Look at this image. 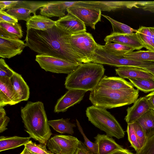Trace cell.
<instances>
[{"instance_id":"obj_2","label":"cell","mask_w":154,"mask_h":154,"mask_svg":"<svg viewBox=\"0 0 154 154\" xmlns=\"http://www.w3.org/2000/svg\"><path fill=\"white\" fill-rule=\"evenodd\" d=\"M20 115L29 137L40 143L47 144L52 134L43 103L29 101L20 108Z\"/></svg>"},{"instance_id":"obj_16","label":"cell","mask_w":154,"mask_h":154,"mask_svg":"<svg viewBox=\"0 0 154 154\" xmlns=\"http://www.w3.org/2000/svg\"><path fill=\"white\" fill-rule=\"evenodd\" d=\"M77 1H52L48 2L47 4L41 8V15L48 18L54 17L59 18L66 15L65 12L69 7L74 5Z\"/></svg>"},{"instance_id":"obj_39","label":"cell","mask_w":154,"mask_h":154,"mask_svg":"<svg viewBox=\"0 0 154 154\" xmlns=\"http://www.w3.org/2000/svg\"><path fill=\"white\" fill-rule=\"evenodd\" d=\"M18 20L5 11H0V22L14 25L18 23Z\"/></svg>"},{"instance_id":"obj_44","label":"cell","mask_w":154,"mask_h":154,"mask_svg":"<svg viewBox=\"0 0 154 154\" xmlns=\"http://www.w3.org/2000/svg\"><path fill=\"white\" fill-rule=\"evenodd\" d=\"M132 153L125 149H117L108 154H132Z\"/></svg>"},{"instance_id":"obj_24","label":"cell","mask_w":154,"mask_h":154,"mask_svg":"<svg viewBox=\"0 0 154 154\" xmlns=\"http://www.w3.org/2000/svg\"><path fill=\"white\" fill-rule=\"evenodd\" d=\"M10 79L21 102L27 101L29 97V88L21 75L15 72Z\"/></svg>"},{"instance_id":"obj_37","label":"cell","mask_w":154,"mask_h":154,"mask_svg":"<svg viewBox=\"0 0 154 154\" xmlns=\"http://www.w3.org/2000/svg\"><path fill=\"white\" fill-rule=\"evenodd\" d=\"M132 154H154V134L147 139L143 146L138 152Z\"/></svg>"},{"instance_id":"obj_38","label":"cell","mask_w":154,"mask_h":154,"mask_svg":"<svg viewBox=\"0 0 154 154\" xmlns=\"http://www.w3.org/2000/svg\"><path fill=\"white\" fill-rule=\"evenodd\" d=\"M15 72L6 63L4 60L1 58L0 59V77L11 78Z\"/></svg>"},{"instance_id":"obj_34","label":"cell","mask_w":154,"mask_h":154,"mask_svg":"<svg viewBox=\"0 0 154 154\" xmlns=\"http://www.w3.org/2000/svg\"><path fill=\"white\" fill-rule=\"evenodd\" d=\"M101 15L106 18L110 23L112 28V33L132 34L137 31V29L118 21L108 16L103 14H102Z\"/></svg>"},{"instance_id":"obj_42","label":"cell","mask_w":154,"mask_h":154,"mask_svg":"<svg viewBox=\"0 0 154 154\" xmlns=\"http://www.w3.org/2000/svg\"><path fill=\"white\" fill-rule=\"evenodd\" d=\"M10 121V119L6 115L0 117V133L8 129L7 126Z\"/></svg>"},{"instance_id":"obj_40","label":"cell","mask_w":154,"mask_h":154,"mask_svg":"<svg viewBox=\"0 0 154 154\" xmlns=\"http://www.w3.org/2000/svg\"><path fill=\"white\" fill-rule=\"evenodd\" d=\"M19 1H0V11H4L13 8L18 3Z\"/></svg>"},{"instance_id":"obj_22","label":"cell","mask_w":154,"mask_h":154,"mask_svg":"<svg viewBox=\"0 0 154 154\" xmlns=\"http://www.w3.org/2000/svg\"><path fill=\"white\" fill-rule=\"evenodd\" d=\"M94 138L98 145L97 154H108L117 149H124L106 135L98 134Z\"/></svg>"},{"instance_id":"obj_20","label":"cell","mask_w":154,"mask_h":154,"mask_svg":"<svg viewBox=\"0 0 154 154\" xmlns=\"http://www.w3.org/2000/svg\"><path fill=\"white\" fill-rule=\"evenodd\" d=\"M104 40L106 43H118L131 47L135 50H139L143 48L135 32L132 34L111 33L106 36Z\"/></svg>"},{"instance_id":"obj_21","label":"cell","mask_w":154,"mask_h":154,"mask_svg":"<svg viewBox=\"0 0 154 154\" xmlns=\"http://www.w3.org/2000/svg\"><path fill=\"white\" fill-rule=\"evenodd\" d=\"M116 74L123 79L146 78L154 79L149 72L142 68L135 66H124L115 69Z\"/></svg>"},{"instance_id":"obj_8","label":"cell","mask_w":154,"mask_h":154,"mask_svg":"<svg viewBox=\"0 0 154 154\" xmlns=\"http://www.w3.org/2000/svg\"><path fill=\"white\" fill-rule=\"evenodd\" d=\"M35 60L46 72L69 74L79 65L62 59L51 56L38 54Z\"/></svg>"},{"instance_id":"obj_47","label":"cell","mask_w":154,"mask_h":154,"mask_svg":"<svg viewBox=\"0 0 154 154\" xmlns=\"http://www.w3.org/2000/svg\"><path fill=\"white\" fill-rule=\"evenodd\" d=\"M54 154V153H53L52 152V153H51V154Z\"/></svg>"},{"instance_id":"obj_25","label":"cell","mask_w":154,"mask_h":154,"mask_svg":"<svg viewBox=\"0 0 154 154\" xmlns=\"http://www.w3.org/2000/svg\"><path fill=\"white\" fill-rule=\"evenodd\" d=\"M135 33L143 47L154 51V27L141 26Z\"/></svg>"},{"instance_id":"obj_10","label":"cell","mask_w":154,"mask_h":154,"mask_svg":"<svg viewBox=\"0 0 154 154\" xmlns=\"http://www.w3.org/2000/svg\"><path fill=\"white\" fill-rule=\"evenodd\" d=\"M140 1H78L74 5L110 11L120 9L139 8Z\"/></svg>"},{"instance_id":"obj_41","label":"cell","mask_w":154,"mask_h":154,"mask_svg":"<svg viewBox=\"0 0 154 154\" xmlns=\"http://www.w3.org/2000/svg\"><path fill=\"white\" fill-rule=\"evenodd\" d=\"M75 154H96L89 149L82 141H79Z\"/></svg>"},{"instance_id":"obj_36","label":"cell","mask_w":154,"mask_h":154,"mask_svg":"<svg viewBox=\"0 0 154 154\" xmlns=\"http://www.w3.org/2000/svg\"><path fill=\"white\" fill-rule=\"evenodd\" d=\"M76 121L78 129L84 138V144L92 152L96 154H97L98 147L97 143L95 142L93 143L91 142L87 138L84 133L83 129L79 122L77 119H76Z\"/></svg>"},{"instance_id":"obj_9","label":"cell","mask_w":154,"mask_h":154,"mask_svg":"<svg viewBox=\"0 0 154 154\" xmlns=\"http://www.w3.org/2000/svg\"><path fill=\"white\" fill-rule=\"evenodd\" d=\"M79 141L72 136L56 135L50 138L47 146L50 151L55 154H75Z\"/></svg>"},{"instance_id":"obj_29","label":"cell","mask_w":154,"mask_h":154,"mask_svg":"<svg viewBox=\"0 0 154 154\" xmlns=\"http://www.w3.org/2000/svg\"><path fill=\"white\" fill-rule=\"evenodd\" d=\"M136 122L141 126L147 139L154 134V110L150 109Z\"/></svg>"},{"instance_id":"obj_3","label":"cell","mask_w":154,"mask_h":154,"mask_svg":"<svg viewBox=\"0 0 154 154\" xmlns=\"http://www.w3.org/2000/svg\"><path fill=\"white\" fill-rule=\"evenodd\" d=\"M139 93V90L134 88L116 90L97 85L91 91L89 99L95 106L112 109L134 103Z\"/></svg>"},{"instance_id":"obj_46","label":"cell","mask_w":154,"mask_h":154,"mask_svg":"<svg viewBox=\"0 0 154 154\" xmlns=\"http://www.w3.org/2000/svg\"><path fill=\"white\" fill-rule=\"evenodd\" d=\"M20 154H35L29 150L27 149L24 147L23 150Z\"/></svg>"},{"instance_id":"obj_27","label":"cell","mask_w":154,"mask_h":154,"mask_svg":"<svg viewBox=\"0 0 154 154\" xmlns=\"http://www.w3.org/2000/svg\"><path fill=\"white\" fill-rule=\"evenodd\" d=\"M31 138L18 136L0 137V152L12 149L24 145L27 143Z\"/></svg>"},{"instance_id":"obj_1","label":"cell","mask_w":154,"mask_h":154,"mask_svg":"<svg viewBox=\"0 0 154 154\" xmlns=\"http://www.w3.org/2000/svg\"><path fill=\"white\" fill-rule=\"evenodd\" d=\"M26 32V46L38 54L58 57L79 65L83 63L71 48V34L56 24L45 30L30 29Z\"/></svg>"},{"instance_id":"obj_5","label":"cell","mask_w":154,"mask_h":154,"mask_svg":"<svg viewBox=\"0 0 154 154\" xmlns=\"http://www.w3.org/2000/svg\"><path fill=\"white\" fill-rule=\"evenodd\" d=\"M86 114L89 121L108 136L119 139L124 137L125 132L120 125L106 109L93 105L87 108Z\"/></svg>"},{"instance_id":"obj_26","label":"cell","mask_w":154,"mask_h":154,"mask_svg":"<svg viewBox=\"0 0 154 154\" xmlns=\"http://www.w3.org/2000/svg\"><path fill=\"white\" fill-rule=\"evenodd\" d=\"M97 85L112 89L133 88L132 84L120 77H108L104 75Z\"/></svg>"},{"instance_id":"obj_33","label":"cell","mask_w":154,"mask_h":154,"mask_svg":"<svg viewBox=\"0 0 154 154\" xmlns=\"http://www.w3.org/2000/svg\"><path fill=\"white\" fill-rule=\"evenodd\" d=\"M123 56L136 60L154 63V51L150 50L133 51Z\"/></svg>"},{"instance_id":"obj_12","label":"cell","mask_w":154,"mask_h":154,"mask_svg":"<svg viewBox=\"0 0 154 154\" xmlns=\"http://www.w3.org/2000/svg\"><path fill=\"white\" fill-rule=\"evenodd\" d=\"M48 2L19 1L14 7L8 9L6 12L18 20L27 21L31 17L30 14H35L39 9L46 5Z\"/></svg>"},{"instance_id":"obj_7","label":"cell","mask_w":154,"mask_h":154,"mask_svg":"<svg viewBox=\"0 0 154 154\" xmlns=\"http://www.w3.org/2000/svg\"><path fill=\"white\" fill-rule=\"evenodd\" d=\"M91 62L116 67L135 66L143 68L150 65L154 62L136 60L110 53L103 49L99 45L94 52Z\"/></svg>"},{"instance_id":"obj_13","label":"cell","mask_w":154,"mask_h":154,"mask_svg":"<svg viewBox=\"0 0 154 154\" xmlns=\"http://www.w3.org/2000/svg\"><path fill=\"white\" fill-rule=\"evenodd\" d=\"M86 92L81 90H68L57 100L54 107V112L58 113L66 111L70 107L80 102Z\"/></svg>"},{"instance_id":"obj_18","label":"cell","mask_w":154,"mask_h":154,"mask_svg":"<svg viewBox=\"0 0 154 154\" xmlns=\"http://www.w3.org/2000/svg\"><path fill=\"white\" fill-rule=\"evenodd\" d=\"M56 24L71 34L86 31L85 24L76 17L69 13L59 18L56 21Z\"/></svg>"},{"instance_id":"obj_43","label":"cell","mask_w":154,"mask_h":154,"mask_svg":"<svg viewBox=\"0 0 154 154\" xmlns=\"http://www.w3.org/2000/svg\"><path fill=\"white\" fill-rule=\"evenodd\" d=\"M145 97L149 103L151 109L154 110V91Z\"/></svg>"},{"instance_id":"obj_32","label":"cell","mask_w":154,"mask_h":154,"mask_svg":"<svg viewBox=\"0 0 154 154\" xmlns=\"http://www.w3.org/2000/svg\"><path fill=\"white\" fill-rule=\"evenodd\" d=\"M128 80L137 89L145 93L151 92L154 91V79H129Z\"/></svg>"},{"instance_id":"obj_14","label":"cell","mask_w":154,"mask_h":154,"mask_svg":"<svg viewBox=\"0 0 154 154\" xmlns=\"http://www.w3.org/2000/svg\"><path fill=\"white\" fill-rule=\"evenodd\" d=\"M20 102L10 78L0 77V107H3L7 105H14Z\"/></svg>"},{"instance_id":"obj_30","label":"cell","mask_w":154,"mask_h":154,"mask_svg":"<svg viewBox=\"0 0 154 154\" xmlns=\"http://www.w3.org/2000/svg\"><path fill=\"white\" fill-rule=\"evenodd\" d=\"M48 124L56 131L60 133L72 134L75 125L69 121V119L52 120L48 121Z\"/></svg>"},{"instance_id":"obj_35","label":"cell","mask_w":154,"mask_h":154,"mask_svg":"<svg viewBox=\"0 0 154 154\" xmlns=\"http://www.w3.org/2000/svg\"><path fill=\"white\" fill-rule=\"evenodd\" d=\"M46 145L41 143L37 144L30 140L24 146V147L35 154H50L52 152L47 149Z\"/></svg>"},{"instance_id":"obj_31","label":"cell","mask_w":154,"mask_h":154,"mask_svg":"<svg viewBox=\"0 0 154 154\" xmlns=\"http://www.w3.org/2000/svg\"><path fill=\"white\" fill-rule=\"evenodd\" d=\"M100 47L110 53L121 56H123L135 50L131 47L116 42L106 43L104 45H100Z\"/></svg>"},{"instance_id":"obj_17","label":"cell","mask_w":154,"mask_h":154,"mask_svg":"<svg viewBox=\"0 0 154 154\" xmlns=\"http://www.w3.org/2000/svg\"><path fill=\"white\" fill-rule=\"evenodd\" d=\"M127 132L131 146L138 152L145 143L147 137L141 126L136 122L128 124Z\"/></svg>"},{"instance_id":"obj_4","label":"cell","mask_w":154,"mask_h":154,"mask_svg":"<svg viewBox=\"0 0 154 154\" xmlns=\"http://www.w3.org/2000/svg\"><path fill=\"white\" fill-rule=\"evenodd\" d=\"M105 69L102 64L93 62L82 63L68 74L64 85L68 90H93L104 75Z\"/></svg>"},{"instance_id":"obj_6","label":"cell","mask_w":154,"mask_h":154,"mask_svg":"<svg viewBox=\"0 0 154 154\" xmlns=\"http://www.w3.org/2000/svg\"><path fill=\"white\" fill-rule=\"evenodd\" d=\"M69 42L72 50L83 63L91 62L94 52L99 45L92 34L85 31L71 34Z\"/></svg>"},{"instance_id":"obj_19","label":"cell","mask_w":154,"mask_h":154,"mask_svg":"<svg viewBox=\"0 0 154 154\" xmlns=\"http://www.w3.org/2000/svg\"><path fill=\"white\" fill-rule=\"evenodd\" d=\"M150 109L146 98L141 97L137 99L132 106L127 109V114L125 120L127 124L134 123Z\"/></svg>"},{"instance_id":"obj_15","label":"cell","mask_w":154,"mask_h":154,"mask_svg":"<svg viewBox=\"0 0 154 154\" xmlns=\"http://www.w3.org/2000/svg\"><path fill=\"white\" fill-rule=\"evenodd\" d=\"M26 46V43L20 39L0 37V57L10 59L20 54Z\"/></svg>"},{"instance_id":"obj_11","label":"cell","mask_w":154,"mask_h":154,"mask_svg":"<svg viewBox=\"0 0 154 154\" xmlns=\"http://www.w3.org/2000/svg\"><path fill=\"white\" fill-rule=\"evenodd\" d=\"M66 11L94 29H95L96 24L101 21V11L98 9L74 5L69 8Z\"/></svg>"},{"instance_id":"obj_45","label":"cell","mask_w":154,"mask_h":154,"mask_svg":"<svg viewBox=\"0 0 154 154\" xmlns=\"http://www.w3.org/2000/svg\"><path fill=\"white\" fill-rule=\"evenodd\" d=\"M142 68L149 72L154 77V63L150 65Z\"/></svg>"},{"instance_id":"obj_23","label":"cell","mask_w":154,"mask_h":154,"mask_svg":"<svg viewBox=\"0 0 154 154\" xmlns=\"http://www.w3.org/2000/svg\"><path fill=\"white\" fill-rule=\"evenodd\" d=\"M56 25V21L42 15H33L26 21L27 29H33L44 31L51 28Z\"/></svg>"},{"instance_id":"obj_28","label":"cell","mask_w":154,"mask_h":154,"mask_svg":"<svg viewBox=\"0 0 154 154\" xmlns=\"http://www.w3.org/2000/svg\"><path fill=\"white\" fill-rule=\"evenodd\" d=\"M23 36L20 25L18 23L13 25L0 22V37L8 38L20 39Z\"/></svg>"}]
</instances>
